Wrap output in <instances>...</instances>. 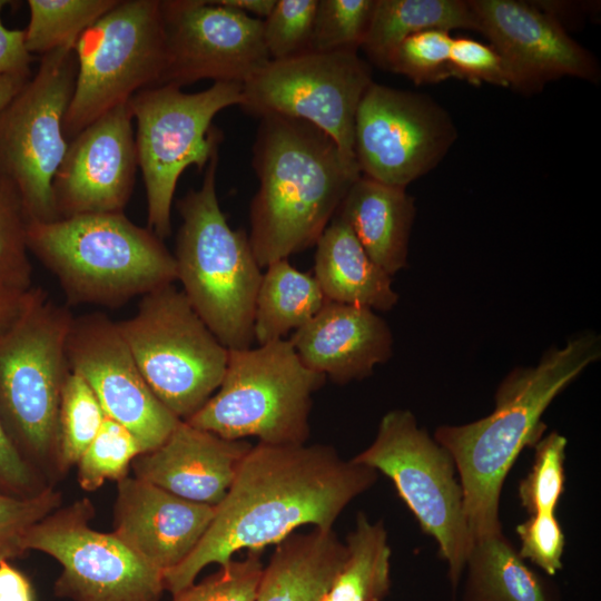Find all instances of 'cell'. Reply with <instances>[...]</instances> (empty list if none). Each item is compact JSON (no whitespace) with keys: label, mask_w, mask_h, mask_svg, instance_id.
<instances>
[{"label":"cell","mask_w":601,"mask_h":601,"mask_svg":"<svg viewBox=\"0 0 601 601\" xmlns=\"http://www.w3.org/2000/svg\"><path fill=\"white\" fill-rule=\"evenodd\" d=\"M373 82L368 61L355 50L306 52L270 60L243 83L247 114L304 120L328 135L344 158L356 164L354 128L359 102Z\"/></svg>","instance_id":"obj_13"},{"label":"cell","mask_w":601,"mask_h":601,"mask_svg":"<svg viewBox=\"0 0 601 601\" xmlns=\"http://www.w3.org/2000/svg\"><path fill=\"white\" fill-rule=\"evenodd\" d=\"M27 242L72 304L117 307L177 280L174 254L124 213L30 220Z\"/></svg>","instance_id":"obj_4"},{"label":"cell","mask_w":601,"mask_h":601,"mask_svg":"<svg viewBox=\"0 0 601 601\" xmlns=\"http://www.w3.org/2000/svg\"><path fill=\"white\" fill-rule=\"evenodd\" d=\"M252 446L180 421L162 444L137 455L130 469L134 476L179 497L216 506Z\"/></svg>","instance_id":"obj_21"},{"label":"cell","mask_w":601,"mask_h":601,"mask_svg":"<svg viewBox=\"0 0 601 601\" xmlns=\"http://www.w3.org/2000/svg\"><path fill=\"white\" fill-rule=\"evenodd\" d=\"M377 471L344 460L323 444L258 443L242 462L206 533L176 568L164 572L171 594L211 563L277 544L302 525L328 530L342 511L376 482Z\"/></svg>","instance_id":"obj_1"},{"label":"cell","mask_w":601,"mask_h":601,"mask_svg":"<svg viewBox=\"0 0 601 601\" xmlns=\"http://www.w3.org/2000/svg\"><path fill=\"white\" fill-rule=\"evenodd\" d=\"M106 415L87 382L71 371L66 377L59 408V473L76 465L92 442Z\"/></svg>","instance_id":"obj_31"},{"label":"cell","mask_w":601,"mask_h":601,"mask_svg":"<svg viewBox=\"0 0 601 601\" xmlns=\"http://www.w3.org/2000/svg\"><path fill=\"white\" fill-rule=\"evenodd\" d=\"M464 574L461 601H556L503 532L473 541Z\"/></svg>","instance_id":"obj_26"},{"label":"cell","mask_w":601,"mask_h":601,"mask_svg":"<svg viewBox=\"0 0 601 601\" xmlns=\"http://www.w3.org/2000/svg\"><path fill=\"white\" fill-rule=\"evenodd\" d=\"M140 453L134 435L125 426L106 416L97 435L77 463L79 485L91 492L106 481L118 482L128 476L131 462Z\"/></svg>","instance_id":"obj_33"},{"label":"cell","mask_w":601,"mask_h":601,"mask_svg":"<svg viewBox=\"0 0 601 601\" xmlns=\"http://www.w3.org/2000/svg\"><path fill=\"white\" fill-rule=\"evenodd\" d=\"M600 357V336L579 333L550 347L536 365L513 368L499 384L489 415L435 430L433 437L455 463L473 541L502 532L500 499L512 465L542 437L541 418L552 401Z\"/></svg>","instance_id":"obj_2"},{"label":"cell","mask_w":601,"mask_h":601,"mask_svg":"<svg viewBox=\"0 0 601 601\" xmlns=\"http://www.w3.org/2000/svg\"><path fill=\"white\" fill-rule=\"evenodd\" d=\"M262 276L254 313V339L258 345L283 339L306 325L327 302L314 276L287 259L269 264Z\"/></svg>","instance_id":"obj_28"},{"label":"cell","mask_w":601,"mask_h":601,"mask_svg":"<svg viewBox=\"0 0 601 601\" xmlns=\"http://www.w3.org/2000/svg\"><path fill=\"white\" fill-rule=\"evenodd\" d=\"M515 530L521 541L518 552L523 560L531 561L548 575L562 570L565 539L554 513L532 514Z\"/></svg>","instance_id":"obj_40"},{"label":"cell","mask_w":601,"mask_h":601,"mask_svg":"<svg viewBox=\"0 0 601 601\" xmlns=\"http://www.w3.org/2000/svg\"><path fill=\"white\" fill-rule=\"evenodd\" d=\"M220 3L237 9L250 17L264 20L269 16L276 0H219Z\"/></svg>","instance_id":"obj_46"},{"label":"cell","mask_w":601,"mask_h":601,"mask_svg":"<svg viewBox=\"0 0 601 601\" xmlns=\"http://www.w3.org/2000/svg\"><path fill=\"white\" fill-rule=\"evenodd\" d=\"M31 76H0V110L18 93Z\"/></svg>","instance_id":"obj_47"},{"label":"cell","mask_w":601,"mask_h":601,"mask_svg":"<svg viewBox=\"0 0 601 601\" xmlns=\"http://www.w3.org/2000/svg\"><path fill=\"white\" fill-rule=\"evenodd\" d=\"M0 601H36L30 580L7 560L0 562Z\"/></svg>","instance_id":"obj_44"},{"label":"cell","mask_w":601,"mask_h":601,"mask_svg":"<svg viewBox=\"0 0 601 601\" xmlns=\"http://www.w3.org/2000/svg\"><path fill=\"white\" fill-rule=\"evenodd\" d=\"M160 7L166 66L159 85L244 83L270 61L262 19L219 0H162Z\"/></svg>","instance_id":"obj_16"},{"label":"cell","mask_w":601,"mask_h":601,"mask_svg":"<svg viewBox=\"0 0 601 601\" xmlns=\"http://www.w3.org/2000/svg\"><path fill=\"white\" fill-rule=\"evenodd\" d=\"M453 37L441 29L422 30L406 37L387 58L385 70L403 75L416 85L436 83L450 77Z\"/></svg>","instance_id":"obj_36"},{"label":"cell","mask_w":601,"mask_h":601,"mask_svg":"<svg viewBox=\"0 0 601 601\" xmlns=\"http://www.w3.org/2000/svg\"><path fill=\"white\" fill-rule=\"evenodd\" d=\"M314 272L327 300L384 312L398 302L392 277L371 259L337 215L316 243Z\"/></svg>","instance_id":"obj_25"},{"label":"cell","mask_w":601,"mask_h":601,"mask_svg":"<svg viewBox=\"0 0 601 601\" xmlns=\"http://www.w3.org/2000/svg\"><path fill=\"white\" fill-rule=\"evenodd\" d=\"M347 555L323 601H382L391 589V548L382 521L357 514Z\"/></svg>","instance_id":"obj_29"},{"label":"cell","mask_w":601,"mask_h":601,"mask_svg":"<svg viewBox=\"0 0 601 601\" xmlns=\"http://www.w3.org/2000/svg\"><path fill=\"white\" fill-rule=\"evenodd\" d=\"M325 380L303 364L289 341L229 349L217 392L185 422L227 440L305 444L312 396Z\"/></svg>","instance_id":"obj_7"},{"label":"cell","mask_w":601,"mask_h":601,"mask_svg":"<svg viewBox=\"0 0 601 601\" xmlns=\"http://www.w3.org/2000/svg\"><path fill=\"white\" fill-rule=\"evenodd\" d=\"M49 484L16 450L0 422V494L31 497Z\"/></svg>","instance_id":"obj_42"},{"label":"cell","mask_w":601,"mask_h":601,"mask_svg":"<svg viewBox=\"0 0 601 601\" xmlns=\"http://www.w3.org/2000/svg\"><path fill=\"white\" fill-rule=\"evenodd\" d=\"M242 101L239 82H214L193 93L159 85L136 92L127 101L137 126L135 142L148 228L161 240L171 233V206L180 175L189 166L203 170L208 165L223 139L213 126L214 117Z\"/></svg>","instance_id":"obj_8"},{"label":"cell","mask_w":601,"mask_h":601,"mask_svg":"<svg viewBox=\"0 0 601 601\" xmlns=\"http://www.w3.org/2000/svg\"><path fill=\"white\" fill-rule=\"evenodd\" d=\"M77 75L63 120L72 139L136 92L158 86L166 66L160 0H118L73 47Z\"/></svg>","instance_id":"obj_11"},{"label":"cell","mask_w":601,"mask_h":601,"mask_svg":"<svg viewBox=\"0 0 601 601\" xmlns=\"http://www.w3.org/2000/svg\"><path fill=\"white\" fill-rule=\"evenodd\" d=\"M72 315L40 288L0 333V422L9 440L49 484L59 473V408L70 367Z\"/></svg>","instance_id":"obj_5"},{"label":"cell","mask_w":601,"mask_h":601,"mask_svg":"<svg viewBox=\"0 0 601 601\" xmlns=\"http://www.w3.org/2000/svg\"><path fill=\"white\" fill-rule=\"evenodd\" d=\"M317 0H276L263 20V37L270 60L309 52Z\"/></svg>","instance_id":"obj_37"},{"label":"cell","mask_w":601,"mask_h":601,"mask_svg":"<svg viewBox=\"0 0 601 601\" xmlns=\"http://www.w3.org/2000/svg\"><path fill=\"white\" fill-rule=\"evenodd\" d=\"M29 221L18 189L0 174V287L21 293L32 288Z\"/></svg>","instance_id":"obj_32"},{"label":"cell","mask_w":601,"mask_h":601,"mask_svg":"<svg viewBox=\"0 0 601 601\" xmlns=\"http://www.w3.org/2000/svg\"><path fill=\"white\" fill-rule=\"evenodd\" d=\"M375 0H317L309 52L361 48Z\"/></svg>","instance_id":"obj_34"},{"label":"cell","mask_w":601,"mask_h":601,"mask_svg":"<svg viewBox=\"0 0 601 601\" xmlns=\"http://www.w3.org/2000/svg\"><path fill=\"white\" fill-rule=\"evenodd\" d=\"M352 460L384 473L394 483L423 532L437 543L456 601L473 536L450 453L418 426L411 411L396 408L382 417L372 444Z\"/></svg>","instance_id":"obj_9"},{"label":"cell","mask_w":601,"mask_h":601,"mask_svg":"<svg viewBox=\"0 0 601 601\" xmlns=\"http://www.w3.org/2000/svg\"><path fill=\"white\" fill-rule=\"evenodd\" d=\"M132 120L126 102L70 139L52 183L57 219L122 213L138 167Z\"/></svg>","instance_id":"obj_19"},{"label":"cell","mask_w":601,"mask_h":601,"mask_svg":"<svg viewBox=\"0 0 601 601\" xmlns=\"http://www.w3.org/2000/svg\"><path fill=\"white\" fill-rule=\"evenodd\" d=\"M568 441L553 431L534 445L533 464L519 484V499L528 513H554L563 494Z\"/></svg>","instance_id":"obj_35"},{"label":"cell","mask_w":601,"mask_h":601,"mask_svg":"<svg viewBox=\"0 0 601 601\" xmlns=\"http://www.w3.org/2000/svg\"><path fill=\"white\" fill-rule=\"evenodd\" d=\"M218 152L206 166L203 184L178 199L181 225L176 238L177 280L193 308L229 349L254 341L256 296L263 274L249 238L233 229L216 193Z\"/></svg>","instance_id":"obj_6"},{"label":"cell","mask_w":601,"mask_h":601,"mask_svg":"<svg viewBox=\"0 0 601 601\" xmlns=\"http://www.w3.org/2000/svg\"><path fill=\"white\" fill-rule=\"evenodd\" d=\"M118 0H28L29 23L23 30L27 51L41 57L73 46Z\"/></svg>","instance_id":"obj_30"},{"label":"cell","mask_w":601,"mask_h":601,"mask_svg":"<svg viewBox=\"0 0 601 601\" xmlns=\"http://www.w3.org/2000/svg\"><path fill=\"white\" fill-rule=\"evenodd\" d=\"M415 213L414 198L406 188L361 175L336 215L348 225L371 259L392 277L407 265Z\"/></svg>","instance_id":"obj_23"},{"label":"cell","mask_w":601,"mask_h":601,"mask_svg":"<svg viewBox=\"0 0 601 601\" xmlns=\"http://www.w3.org/2000/svg\"><path fill=\"white\" fill-rule=\"evenodd\" d=\"M252 165L248 238L260 268L316 245L361 176L324 131L278 115L260 118Z\"/></svg>","instance_id":"obj_3"},{"label":"cell","mask_w":601,"mask_h":601,"mask_svg":"<svg viewBox=\"0 0 601 601\" xmlns=\"http://www.w3.org/2000/svg\"><path fill=\"white\" fill-rule=\"evenodd\" d=\"M305 366L345 384L370 376L393 354V335L373 309L327 300L288 339Z\"/></svg>","instance_id":"obj_22"},{"label":"cell","mask_w":601,"mask_h":601,"mask_svg":"<svg viewBox=\"0 0 601 601\" xmlns=\"http://www.w3.org/2000/svg\"><path fill=\"white\" fill-rule=\"evenodd\" d=\"M61 493L47 487L31 497L0 494V562L22 556L28 531L61 505Z\"/></svg>","instance_id":"obj_39"},{"label":"cell","mask_w":601,"mask_h":601,"mask_svg":"<svg viewBox=\"0 0 601 601\" xmlns=\"http://www.w3.org/2000/svg\"><path fill=\"white\" fill-rule=\"evenodd\" d=\"M95 506L81 499L59 506L26 534L23 548L52 556L62 571L53 590L72 601H159L164 572L115 534L90 528Z\"/></svg>","instance_id":"obj_14"},{"label":"cell","mask_w":601,"mask_h":601,"mask_svg":"<svg viewBox=\"0 0 601 601\" xmlns=\"http://www.w3.org/2000/svg\"><path fill=\"white\" fill-rule=\"evenodd\" d=\"M469 2L477 31L491 41L506 67L510 88L534 93L562 77L599 82L601 70L597 58L549 12L515 0Z\"/></svg>","instance_id":"obj_18"},{"label":"cell","mask_w":601,"mask_h":601,"mask_svg":"<svg viewBox=\"0 0 601 601\" xmlns=\"http://www.w3.org/2000/svg\"><path fill=\"white\" fill-rule=\"evenodd\" d=\"M264 566L259 551L240 561L230 560L199 583L173 594V601H255Z\"/></svg>","instance_id":"obj_38"},{"label":"cell","mask_w":601,"mask_h":601,"mask_svg":"<svg viewBox=\"0 0 601 601\" xmlns=\"http://www.w3.org/2000/svg\"><path fill=\"white\" fill-rule=\"evenodd\" d=\"M118 327L148 386L179 420L219 387L228 349L174 284L141 296L137 312Z\"/></svg>","instance_id":"obj_10"},{"label":"cell","mask_w":601,"mask_h":601,"mask_svg":"<svg viewBox=\"0 0 601 601\" xmlns=\"http://www.w3.org/2000/svg\"><path fill=\"white\" fill-rule=\"evenodd\" d=\"M7 3L0 0V76H31L32 56L26 49L23 30L9 29L2 22L1 12Z\"/></svg>","instance_id":"obj_43"},{"label":"cell","mask_w":601,"mask_h":601,"mask_svg":"<svg viewBox=\"0 0 601 601\" xmlns=\"http://www.w3.org/2000/svg\"><path fill=\"white\" fill-rule=\"evenodd\" d=\"M32 288L21 293L0 287V333L22 312L30 298Z\"/></svg>","instance_id":"obj_45"},{"label":"cell","mask_w":601,"mask_h":601,"mask_svg":"<svg viewBox=\"0 0 601 601\" xmlns=\"http://www.w3.org/2000/svg\"><path fill=\"white\" fill-rule=\"evenodd\" d=\"M216 506L179 497L136 476L117 482L114 530L121 542L162 572L197 546Z\"/></svg>","instance_id":"obj_20"},{"label":"cell","mask_w":601,"mask_h":601,"mask_svg":"<svg viewBox=\"0 0 601 601\" xmlns=\"http://www.w3.org/2000/svg\"><path fill=\"white\" fill-rule=\"evenodd\" d=\"M479 30L465 0H375L361 46L368 61L385 69L388 56L406 37L422 30Z\"/></svg>","instance_id":"obj_27"},{"label":"cell","mask_w":601,"mask_h":601,"mask_svg":"<svg viewBox=\"0 0 601 601\" xmlns=\"http://www.w3.org/2000/svg\"><path fill=\"white\" fill-rule=\"evenodd\" d=\"M452 77L479 85L487 82L499 87H511L506 67L491 46L467 37L453 38L450 52Z\"/></svg>","instance_id":"obj_41"},{"label":"cell","mask_w":601,"mask_h":601,"mask_svg":"<svg viewBox=\"0 0 601 601\" xmlns=\"http://www.w3.org/2000/svg\"><path fill=\"white\" fill-rule=\"evenodd\" d=\"M346 555L333 529L292 533L276 544L255 601H323Z\"/></svg>","instance_id":"obj_24"},{"label":"cell","mask_w":601,"mask_h":601,"mask_svg":"<svg viewBox=\"0 0 601 601\" xmlns=\"http://www.w3.org/2000/svg\"><path fill=\"white\" fill-rule=\"evenodd\" d=\"M76 75L73 46L47 53L0 110V174L16 186L33 221L57 219L52 183L69 145L63 120Z\"/></svg>","instance_id":"obj_12"},{"label":"cell","mask_w":601,"mask_h":601,"mask_svg":"<svg viewBox=\"0 0 601 601\" xmlns=\"http://www.w3.org/2000/svg\"><path fill=\"white\" fill-rule=\"evenodd\" d=\"M66 354L70 370L87 382L105 415L134 435L141 453L162 444L181 421L152 393L118 323L107 315L72 317Z\"/></svg>","instance_id":"obj_17"},{"label":"cell","mask_w":601,"mask_h":601,"mask_svg":"<svg viewBox=\"0 0 601 601\" xmlns=\"http://www.w3.org/2000/svg\"><path fill=\"white\" fill-rule=\"evenodd\" d=\"M456 137L433 98L373 81L356 112L354 155L361 175L406 188L442 161Z\"/></svg>","instance_id":"obj_15"}]
</instances>
